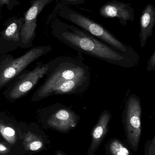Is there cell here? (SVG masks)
Returning a JSON list of instances; mask_svg holds the SVG:
<instances>
[{"label": "cell", "mask_w": 155, "mask_h": 155, "mask_svg": "<svg viewBox=\"0 0 155 155\" xmlns=\"http://www.w3.org/2000/svg\"><path fill=\"white\" fill-rule=\"evenodd\" d=\"M53 31L56 38L79 52L123 68H132L138 64L128 56L74 25L56 20Z\"/></svg>", "instance_id": "obj_1"}, {"label": "cell", "mask_w": 155, "mask_h": 155, "mask_svg": "<svg viewBox=\"0 0 155 155\" xmlns=\"http://www.w3.org/2000/svg\"><path fill=\"white\" fill-rule=\"evenodd\" d=\"M57 12L58 14L62 18L128 56L136 63H139L140 57L133 48L131 45L121 41L101 25L78 13L65 4H59Z\"/></svg>", "instance_id": "obj_2"}, {"label": "cell", "mask_w": 155, "mask_h": 155, "mask_svg": "<svg viewBox=\"0 0 155 155\" xmlns=\"http://www.w3.org/2000/svg\"><path fill=\"white\" fill-rule=\"evenodd\" d=\"M83 60L82 53L78 52L76 56H61L51 61L48 77L36 91L32 100H41L49 89L59 83L90 74L89 68L83 63Z\"/></svg>", "instance_id": "obj_3"}, {"label": "cell", "mask_w": 155, "mask_h": 155, "mask_svg": "<svg viewBox=\"0 0 155 155\" xmlns=\"http://www.w3.org/2000/svg\"><path fill=\"white\" fill-rule=\"evenodd\" d=\"M51 50L50 46L35 47L20 57L4 62L0 65V88L16 77L29 64Z\"/></svg>", "instance_id": "obj_4"}, {"label": "cell", "mask_w": 155, "mask_h": 155, "mask_svg": "<svg viewBox=\"0 0 155 155\" xmlns=\"http://www.w3.org/2000/svg\"><path fill=\"white\" fill-rule=\"evenodd\" d=\"M142 111L139 97L135 94H129L126 99L123 117L129 143L133 147H137L140 141Z\"/></svg>", "instance_id": "obj_5"}, {"label": "cell", "mask_w": 155, "mask_h": 155, "mask_svg": "<svg viewBox=\"0 0 155 155\" xmlns=\"http://www.w3.org/2000/svg\"><path fill=\"white\" fill-rule=\"evenodd\" d=\"M50 68V62L36 66L33 70L22 75L9 90L8 99L16 100L26 94L41 78L48 74Z\"/></svg>", "instance_id": "obj_6"}, {"label": "cell", "mask_w": 155, "mask_h": 155, "mask_svg": "<svg viewBox=\"0 0 155 155\" xmlns=\"http://www.w3.org/2000/svg\"><path fill=\"white\" fill-rule=\"evenodd\" d=\"M53 0H32L31 7L25 14L23 23L21 28V40L24 45L33 40L37 26L38 15L44 8Z\"/></svg>", "instance_id": "obj_7"}, {"label": "cell", "mask_w": 155, "mask_h": 155, "mask_svg": "<svg viewBox=\"0 0 155 155\" xmlns=\"http://www.w3.org/2000/svg\"><path fill=\"white\" fill-rule=\"evenodd\" d=\"M47 120L49 126L62 131H67L76 127L80 117L69 107L58 104Z\"/></svg>", "instance_id": "obj_8"}, {"label": "cell", "mask_w": 155, "mask_h": 155, "mask_svg": "<svg viewBox=\"0 0 155 155\" xmlns=\"http://www.w3.org/2000/svg\"><path fill=\"white\" fill-rule=\"evenodd\" d=\"M100 15L104 18H117L123 26L127 25V22L134 20V9L131 3H125L123 2L113 0L103 5L99 9Z\"/></svg>", "instance_id": "obj_9"}, {"label": "cell", "mask_w": 155, "mask_h": 155, "mask_svg": "<svg viewBox=\"0 0 155 155\" xmlns=\"http://www.w3.org/2000/svg\"><path fill=\"white\" fill-rule=\"evenodd\" d=\"M90 84V74L66 80L57 84L48 90L42 99L52 95L80 94L84 92Z\"/></svg>", "instance_id": "obj_10"}, {"label": "cell", "mask_w": 155, "mask_h": 155, "mask_svg": "<svg viewBox=\"0 0 155 155\" xmlns=\"http://www.w3.org/2000/svg\"><path fill=\"white\" fill-rule=\"evenodd\" d=\"M140 31L139 34L141 47L144 48L148 39L153 35L155 25V8L152 4L145 7L140 17Z\"/></svg>", "instance_id": "obj_11"}, {"label": "cell", "mask_w": 155, "mask_h": 155, "mask_svg": "<svg viewBox=\"0 0 155 155\" xmlns=\"http://www.w3.org/2000/svg\"><path fill=\"white\" fill-rule=\"evenodd\" d=\"M112 114L107 110L102 112L92 133V141L88 155L94 154L107 131V127L112 118Z\"/></svg>", "instance_id": "obj_12"}, {"label": "cell", "mask_w": 155, "mask_h": 155, "mask_svg": "<svg viewBox=\"0 0 155 155\" xmlns=\"http://www.w3.org/2000/svg\"><path fill=\"white\" fill-rule=\"evenodd\" d=\"M24 18L13 17L8 19L5 27L1 34L4 38L8 41L18 42L21 40V28L23 23Z\"/></svg>", "instance_id": "obj_13"}, {"label": "cell", "mask_w": 155, "mask_h": 155, "mask_svg": "<svg viewBox=\"0 0 155 155\" xmlns=\"http://www.w3.org/2000/svg\"><path fill=\"white\" fill-rule=\"evenodd\" d=\"M24 145L26 149L36 151L42 147L43 143L41 138L32 133H29L25 139Z\"/></svg>", "instance_id": "obj_14"}, {"label": "cell", "mask_w": 155, "mask_h": 155, "mask_svg": "<svg viewBox=\"0 0 155 155\" xmlns=\"http://www.w3.org/2000/svg\"><path fill=\"white\" fill-rule=\"evenodd\" d=\"M0 133L8 143L13 144L16 141V135L14 129L10 127L0 124Z\"/></svg>", "instance_id": "obj_15"}, {"label": "cell", "mask_w": 155, "mask_h": 155, "mask_svg": "<svg viewBox=\"0 0 155 155\" xmlns=\"http://www.w3.org/2000/svg\"><path fill=\"white\" fill-rule=\"evenodd\" d=\"M109 149L113 155H129L128 149L118 140H114L111 143Z\"/></svg>", "instance_id": "obj_16"}, {"label": "cell", "mask_w": 155, "mask_h": 155, "mask_svg": "<svg viewBox=\"0 0 155 155\" xmlns=\"http://www.w3.org/2000/svg\"><path fill=\"white\" fill-rule=\"evenodd\" d=\"M19 4L20 2L18 0H0V12L2 11V7L5 5H6L8 10L11 11L15 5Z\"/></svg>", "instance_id": "obj_17"}, {"label": "cell", "mask_w": 155, "mask_h": 155, "mask_svg": "<svg viewBox=\"0 0 155 155\" xmlns=\"http://www.w3.org/2000/svg\"><path fill=\"white\" fill-rule=\"evenodd\" d=\"M155 68V52H153L149 61L147 65V70L148 72H151L154 71Z\"/></svg>", "instance_id": "obj_18"}, {"label": "cell", "mask_w": 155, "mask_h": 155, "mask_svg": "<svg viewBox=\"0 0 155 155\" xmlns=\"http://www.w3.org/2000/svg\"><path fill=\"white\" fill-rule=\"evenodd\" d=\"M65 4H70L72 5H77L82 4L85 2V0H61Z\"/></svg>", "instance_id": "obj_19"}, {"label": "cell", "mask_w": 155, "mask_h": 155, "mask_svg": "<svg viewBox=\"0 0 155 155\" xmlns=\"http://www.w3.org/2000/svg\"><path fill=\"white\" fill-rule=\"evenodd\" d=\"M8 149L7 147L2 144L0 143V152H7Z\"/></svg>", "instance_id": "obj_20"}, {"label": "cell", "mask_w": 155, "mask_h": 155, "mask_svg": "<svg viewBox=\"0 0 155 155\" xmlns=\"http://www.w3.org/2000/svg\"><path fill=\"white\" fill-rule=\"evenodd\" d=\"M56 155H64L62 153H61V152H57V153H56Z\"/></svg>", "instance_id": "obj_21"}]
</instances>
